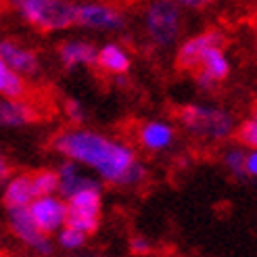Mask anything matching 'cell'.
I'll return each mask as SVG.
<instances>
[{
  "mask_svg": "<svg viewBox=\"0 0 257 257\" xmlns=\"http://www.w3.org/2000/svg\"><path fill=\"white\" fill-rule=\"evenodd\" d=\"M0 94H5L7 98H21L25 94V82L3 59H0Z\"/></svg>",
  "mask_w": 257,
  "mask_h": 257,
  "instance_id": "obj_17",
  "label": "cell"
},
{
  "mask_svg": "<svg viewBox=\"0 0 257 257\" xmlns=\"http://www.w3.org/2000/svg\"><path fill=\"white\" fill-rule=\"evenodd\" d=\"M30 213L34 217L36 226L40 228L44 234H48V232H55L63 224V220H65V205L53 199L50 195H44V197H38L32 203Z\"/></svg>",
  "mask_w": 257,
  "mask_h": 257,
  "instance_id": "obj_9",
  "label": "cell"
},
{
  "mask_svg": "<svg viewBox=\"0 0 257 257\" xmlns=\"http://www.w3.org/2000/svg\"><path fill=\"white\" fill-rule=\"evenodd\" d=\"M98 217H100V192L98 188H86L69 197L63 222L88 234L98 228Z\"/></svg>",
  "mask_w": 257,
  "mask_h": 257,
  "instance_id": "obj_4",
  "label": "cell"
},
{
  "mask_svg": "<svg viewBox=\"0 0 257 257\" xmlns=\"http://www.w3.org/2000/svg\"><path fill=\"white\" fill-rule=\"evenodd\" d=\"M247 174L257 176V149H253L251 155H247Z\"/></svg>",
  "mask_w": 257,
  "mask_h": 257,
  "instance_id": "obj_26",
  "label": "cell"
},
{
  "mask_svg": "<svg viewBox=\"0 0 257 257\" xmlns=\"http://www.w3.org/2000/svg\"><path fill=\"white\" fill-rule=\"evenodd\" d=\"M178 119L188 132L203 138H226L232 132V117L220 109L199 107V105H184L178 109Z\"/></svg>",
  "mask_w": 257,
  "mask_h": 257,
  "instance_id": "obj_3",
  "label": "cell"
},
{
  "mask_svg": "<svg viewBox=\"0 0 257 257\" xmlns=\"http://www.w3.org/2000/svg\"><path fill=\"white\" fill-rule=\"evenodd\" d=\"M65 113H67V117L75 123H80L84 119V109L78 100H73V98H67L65 100Z\"/></svg>",
  "mask_w": 257,
  "mask_h": 257,
  "instance_id": "obj_23",
  "label": "cell"
},
{
  "mask_svg": "<svg viewBox=\"0 0 257 257\" xmlns=\"http://www.w3.org/2000/svg\"><path fill=\"white\" fill-rule=\"evenodd\" d=\"M59 242H61V245L65 247V249H78V247L84 245V232H82V230H78V228L67 226V228L61 232Z\"/></svg>",
  "mask_w": 257,
  "mask_h": 257,
  "instance_id": "obj_22",
  "label": "cell"
},
{
  "mask_svg": "<svg viewBox=\"0 0 257 257\" xmlns=\"http://www.w3.org/2000/svg\"><path fill=\"white\" fill-rule=\"evenodd\" d=\"M55 149L69 159L96 168L109 182L125 184L127 170L136 161L127 147L115 145L94 132H67L55 140Z\"/></svg>",
  "mask_w": 257,
  "mask_h": 257,
  "instance_id": "obj_1",
  "label": "cell"
},
{
  "mask_svg": "<svg viewBox=\"0 0 257 257\" xmlns=\"http://www.w3.org/2000/svg\"><path fill=\"white\" fill-rule=\"evenodd\" d=\"M96 63L100 67H105L107 71L113 73H125L130 69V59L123 53V48H119L117 44H107L98 50Z\"/></svg>",
  "mask_w": 257,
  "mask_h": 257,
  "instance_id": "obj_15",
  "label": "cell"
},
{
  "mask_svg": "<svg viewBox=\"0 0 257 257\" xmlns=\"http://www.w3.org/2000/svg\"><path fill=\"white\" fill-rule=\"evenodd\" d=\"M9 217H11L13 232H15L23 242H28L32 249H36L38 253H42V255H48L50 251H53V247H50V242L46 240L44 232L36 226L28 205H21V207H11L9 209Z\"/></svg>",
  "mask_w": 257,
  "mask_h": 257,
  "instance_id": "obj_6",
  "label": "cell"
},
{
  "mask_svg": "<svg viewBox=\"0 0 257 257\" xmlns=\"http://www.w3.org/2000/svg\"><path fill=\"white\" fill-rule=\"evenodd\" d=\"M34 199V188H32V178L28 176H19L15 180H11L7 192H5V203L7 207H21L28 205Z\"/></svg>",
  "mask_w": 257,
  "mask_h": 257,
  "instance_id": "obj_14",
  "label": "cell"
},
{
  "mask_svg": "<svg viewBox=\"0 0 257 257\" xmlns=\"http://www.w3.org/2000/svg\"><path fill=\"white\" fill-rule=\"evenodd\" d=\"M59 57L67 69H73L80 63H86V65L96 63L98 50L92 44H86V42H65L59 48Z\"/></svg>",
  "mask_w": 257,
  "mask_h": 257,
  "instance_id": "obj_12",
  "label": "cell"
},
{
  "mask_svg": "<svg viewBox=\"0 0 257 257\" xmlns=\"http://www.w3.org/2000/svg\"><path fill=\"white\" fill-rule=\"evenodd\" d=\"M174 140V130L170 125L159 123V121H151L143 127L140 132V143H143L147 149L157 151V149H165Z\"/></svg>",
  "mask_w": 257,
  "mask_h": 257,
  "instance_id": "obj_13",
  "label": "cell"
},
{
  "mask_svg": "<svg viewBox=\"0 0 257 257\" xmlns=\"http://www.w3.org/2000/svg\"><path fill=\"white\" fill-rule=\"evenodd\" d=\"M32 121H38V111L28 102H19L17 98L0 100V125L19 127Z\"/></svg>",
  "mask_w": 257,
  "mask_h": 257,
  "instance_id": "obj_11",
  "label": "cell"
},
{
  "mask_svg": "<svg viewBox=\"0 0 257 257\" xmlns=\"http://www.w3.org/2000/svg\"><path fill=\"white\" fill-rule=\"evenodd\" d=\"M17 5L23 17L44 32L65 30L75 23V5L67 0H11Z\"/></svg>",
  "mask_w": 257,
  "mask_h": 257,
  "instance_id": "obj_2",
  "label": "cell"
},
{
  "mask_svg": "<svg viewBox=\"0 0 257 257\" xmlns=\"http://www.w3.org/2000/svg\"><path fill=\"white\" fill-rule=\"evenodd\" d=\"M215 3V0H178V5H182V7H188V9H203V7H207Z\"/></svg>",
  "mask_w": 257,
  "mask_h": 257,
  "instance_id": "obj_25",
  "label": "cell"
},
{
  "mask_svg": "<svg viewBox=\"0 0 257 257\" xmlns=\"http://www.w3.org/2000/svg\"><path fill=\"white\" fill-rule=\"evenodd\" d=\"M86 188H98V182L78 176V172L67 174V176H59V190L65 199H69L71 195H75V192H80V190H86Z\"/></svg>",
  "mask_w": 257,
  "mask_h": 257,
  "instance_id": "obj_18",
  "label": "cell"
},
{
  "mask_svg": "<svg viewBox=\"0 0 257 257\" xmlns=\"http://www.w3.org/2000/svg\"><path fill=\"white\" fill-rule=\"evenodd\" d=\"M0 59L17 73H36L40 69V63H38L34 53H30L28 48H23L11 40L0 42Z\"/></svg>",
  "mask_w": 257,
  "mask_h": 257,
  "instance_id": "obj_10",
  "label": "cell"
},
{
  "mask_svg": "<svg viewBox=\"0 0 257 257\" xmlns=\"http://www.w3.org/2000/svg\"><path fill=\"white\" fill-rule=\"evenodd\" d=\"M147 32L159 46H170L180 32V9L174 0H155L147 11Z\"/></svg>",
  "mask_w": 257,
  "mask_h": 257,
  "instance_id": "obj_5",
  "label": "cell"
},
{
  "mask_svg": "<svg viewBox=\"0 0 257 257\" xmlns=\"http://www.w3.org/2000/svg\"><path fill=\"white\" fill-rule=\"evenodd\" d=\"M7 176H9V165H7V161L3 159V155H0V182H3V180H7Z\"/></svg>",
  "mask_w": 257,
  "mask_h": 257,
  "instance_id": "obj_27",
  "label": "cell"
},
{
  "mask_svg": "<svg viewBox=\"0 0 257 257\" xmlns=\"http://www.w3.org/2000/svg\"><path fill=\"white\" fill-rule=\"evenodd\" d=\"M130 251H132L134 255H147V253H151V245H149L145 238L136 236V238L130 240Z\"/></svg>",
  "mask_w": 257,
  "mask_h": 257,
  "instance_id": "obj_24",
  "label": "cell"
},
{
  "mask_svg": "<svg viewBox=\"0 0 257 257\" xmlns=\"http://www.w3.org/2000/svg\"><path fill=\"white\" fill-rule=\"evenodd\" d=\"M75 23L94 30H119L123 28V17L111 7L80 5L75 7Z\"/></svg>",
  "mask_w": 257,
  "mask_h": 257,
  "instance_id": "obj_8",
  "label": "cell"
},
{
  "mask_svg": "<svg viewBox=\"0 0 257 257\" xmlns=\"http://www.w3.org/2000/svg\"><path fill=\"white\" fill-rule=\"evenodd\" d=\"M199 67H201L203 71H207L211 78L217 80V82H222L226 75H228V71H230L228 59H226L224 53H222V46H211V48L205 50L203 57H201Z\"/></svg>",
  "mask_w": 257,
  "mask_h": 257,
  "instance_id": "obj_16",
  "label": "cell"
},
{
  "mask_svg": "<svg viewBox=\"0 0 257 257\" xmlns=\"http://www.w3.org/2000/svg\"><path fill=\"white\" fill-rule=\"evenodd\" d=\"M32 188H34V197L53 195V192L59 188V174H55V172H38L32 178Z\"/></svg>",
  "mask_w": 257,
  "mask_h": 257,
  "instance_id": "obj_19",
  "label": "cell"
},
{
  "mask_svg": "<svg viewBox=\"0 0 257 257\" xmlns=\"http://www.w3.org/2000/svg\"><path fill=\"white\" fill-rule=\"evenodd\" d=\"M226 165L230 170H232V174L236 178H247V155L242 151H230L226 155Z\"/></svg>",
  "mask_w": 257,
  "mask_h": 257,
  "instance_id": "obj_20",
  "label": "cell"
},
{
  "mask_svg": "<svg viewBox=\"0 0 257 257\" xmlns=\"http://www.w3.org/2000/svg\"><path fill=\"white\" fill-rule=\"evenodd\" d=\"M224 42H226L224 34L215 32V30L190 38L188 42H184L180 46L178 57H176V65L180 69H197L205 50L211 48V46H224Z\"/></svg>",
  "mask_w": 257,
  "mask_h": 257,
  "instance_id": "obj_7",
  "label": "cell"
},
{
  "mask_svg": "<svg viewBox=\"0 0 257 257\" xmlns=\"http://www.w3.org/2000/svg\"><path fill=\"white\" fill-rule=\"evenodd\" d=\"M238 140L251 149H257V111L251 119H247L238 127Z\"/></svg>",
  "mask_w": 257,
  "mask_h": 257,
  "instance_id": "obj_21",
  "label": "cell"
}]
</instances>
